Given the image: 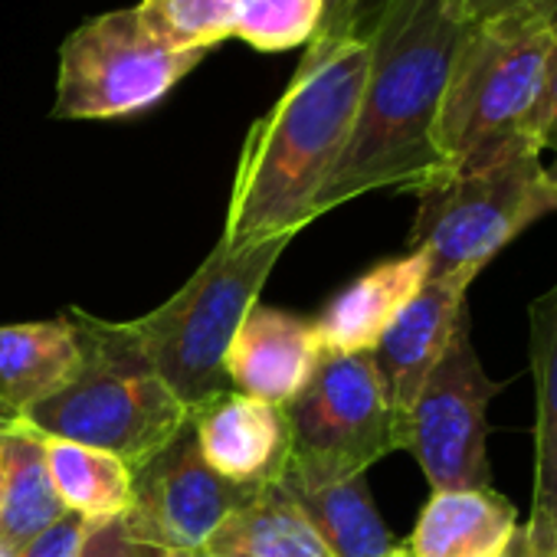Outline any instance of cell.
I'll return each instance as SVG.
<instances>
[{
  "label": "cell",
  "instance_id": "obj_1",
  "mask_svg": "<svg viewBox=\"0 0 557 557\" xmlns=\"http://www.w3.org/2000/svg\"><path fill=\"white\" fill-rule=\"evenodd\" d=\"M368 63V37H315L306 47L293 83L239 148L220 233L226 246L296 239L319 220L315 200L351 138Z\"/></svg>",
  "mask_w": 557,
  "mask_h": 557
},
{
  "label": "cell",
  "instance_id": "obj_2",
  "mask_svg": "<svg viewBox=\"0 0 557 557\" xmlns=\"http://www.w3.org/2000/svg\"><path fill=\"white\" fill-rule=\"evenodd\" d=\"M466 34L440 0H381L364 34L371 63L358 119L315 200L319 216L374 190L417 194L446 174L436 119Z\"/></svg>",
  "mask_w": 557,
  "mask_h": 557
},
{
  "label": "cell",
  "instance_id": "obj_3",
  "mask_svg": "<svg viewBox=\"0 0 557 557\" xmlns=\"http://www.w3.org/2000/svg\"><path fill=\"white\" fill-rule=\"evenodd\" d=\"M79 338V371L27 420L53 440H73L119 456L132 472L161 453L190 420L128 322L66 312Z\"/></svg>",
  "mask_w": 557,
  "mask_h": 557
},
{
  "label": "cell",
  "instance_id": "obj_4",
  "mask_svg": "<svg viewBox=\"0 0 557 557\" xmlns=\"http://www.w3.org/2000/svg\"><path fill=\"white\" fill-rule=\"evenodd\" d=\"M289 243L293 236H275L259 246L233 249L216 239L210 256L168 302L128 322L148 361L187 413L233 391L223 371L230 342L246 312L259 302L269 272Z\"/></svg>",
  "mask_w": 557,
  "mask_h": 557
},
{
  "label": "cell",
  "instance_id": "obj_5",
  "mask_svg": "<svg viewBox=\"0 0 557 557\" xmlns=\"http://www.w3.org/2000/svg\"><path fill=\"white\" fill-rule=\"evenodd\" d=\"M554 24L547 17L505 21L472 27L462 37L436 119V148L446 171L482 168L515 148H534L528 128Z\"/></svg>",
  "mask_w": 557,
  "mask_h": 557
},
{
  "label": "cell",
  "instance_id": "obj_6",
  "mask_svg": "<svg viewBox=\"0 0 557 557\" xmlns=\"http://www.w3.org/2000/svg\"><path fill=\"white\" fill-rule=\"evenodd\" d=\"M557 213V194L541 151L524 145L482 168L446 171L417 190L410 249L430 262V278H472L531 223Z\"/></svg>",
  "mask_w": 557,
  "mask_h": 557
},
{
  "label": "cell",
  "instance_id": "obj_7",
  "mask_svg": "<svg viewBox=\"0 0 557 557\" xmlns=\"http://www.w3.org/2000/svg\"><path fill=\"white\" fill-rule=\"evenodd\" d=\"M207 53L174 50L158 40L138 8H122L76 27L60 47L53 119L109 122L148 112Z\"/></svg>",
  "mask_w": 557,
  "mask_h": 557
},
{
  "label": "cell",
  "instance_id": "obj_8",
  "mask_svg": "<svg viewBox=\"0 0 557 557\" xmlns=\"http://www.w3.org/2000/svg\"><path fill=\"white\" fill-rule=\"evenodd\" d=\"M286 417L293 456L283 479L306 485L355 479L397 449L394 413L371 351L322 355Z\"/></svg>",
  "mask_w": 557,
  "mask_h": 557
},
{
  "label": "cell",
  "instance_id": "obj_9",
  "mask_svg": "<svg viewBox=\"0 0 557 557\" xmlns=\"http://www.w3.org/2000/svg\"><path fill=\"white\" fill-rule=\"evenodd\" d=\"M502 391L505 384L485 374L466 319L420 387L400 436V449L420 462L430 492L492 485L488 404Z\"/></svg>",
  "mask_w": 557,
  "mask_h": 557
},
{
  "label": "cell",
  "instance_id": "obj_10",
  "mask_svg": "<svg viewBox=\"0 0 557 557\" xmlns=\"http://www.w3.org/2000/svg\"><path fill=\"white\" fill-rule=\"evenodd\" d=\"M262 488H246L220 479L200 456L190 420L132 475V502L119 518L122 531L171 554L200 557L216 528L249 505Z\"/></svg>",
  "mask_w": 557,
  "mask_h": 557
},
{
  "label": "cell",
  "instance_id": "obj_11",
  "mask_svg": "<svg viewBox=\"0 0 557 557\" xmlns=\"http://www.w3.org/2000/svg\"><path fill=\"white\" fill-rule=\"evenodd\" d=\"M469 278H426V286L413 296V302L394 319V325L381 335L374 355L391 413H394V433L397 449L404 436L407 413L426 384L430 371L449 348L456 329L469 319L466 296Z\"/></svg>",
  "mask_w": 557,
  "mask_h": 557
},
{
  "label": "cell",
  "instance_id": "obj_12",
  "mask_svg": "<svg viewBox=\"0 0 557 557\" xmlns=\"http://www.w3.org/2000/svg\"><path fill=\"white\" fill-rule=\"evenodd\" d=\"M190 426L203 462L233 485L265 488L289 469L293 426L286 407L230 391L194 410Z\"/></svg>",
  "mask_w": 557,
  "mask_h": 557
},
{
  "label": "cell",
  "instance_id": "obj_13",
  "mask_svg": "<svg viewBox=\"0 0 557 557\" xmlns=\"http://www.w3.org/2000/svg\"><path fill=\"white\" fill-rule=\"evenodd\" d=\"M322 348L309 319L256 302L230 342L223 371L236 394L289 407L312 381Z\"/></svg>",
  "mask_w": 557,
  "mask_h": 557
},
{
  "label": "cell",
  "instance_id": "obj_14",
  "mask_svg": "<svg viewBox=\"0 0 557 557\" xmlns=\"http://www.w3.org/2000/svg\"><path fill=\"white\" fill-rule=\"evenodd\" d=\"M430 262L420 249L384 259L361 272L312 319L322 355L374 351L394 319L426 286Z\"/></svg>",
  "mask_w": 557,
  "mask_h": 557
},
{
  "label": "cell",
  "instance_id": "obj_15",
  "mask_svg": "<svg viewBox=\"0 0 557 557\" xmlns=\"http://www.w3.org/2000/svg\"><path fill=\"white\" fill-rule=\"evenodd\" d=\"M518 528V508L488 488L430 492L407 544L410 557H498Z\"/></svg>",
  "mask_w": 557,
  "mask_h": 557
},
{
  "label": "cell",
  "instance_id": "obj_16",
  "mask_svg": "<svg viewBox=\"0 0 557 557\" xmlns=\"http://www.w3.org/2000/svg\"><path fill=\"white\" fill-rule=\"evenodd\" d=\"M79 338L63 312L47 322L0 325V410L27 417L79 371Z\"/></svg>",
  "mask_w": 557,
  "mask_h": 557
},
{
  "label": "cell",
  "instance_id": "obj_17",
  "mask_svg": "<svg viewBox=\"0 0 557 557\" xmlns=\"http://www.w3.org/2000/svg\"><path fill=\"white\" fill-rule=\"evenodd\" d=\"M0 547L17 554L66 515L50 485L44 433L27 417L0 413Z\"/></svg>",
  "mask_w": 557,
  "mask_h": 557
},
{
  "label": "cell",
  "instance_id": "obj_18",
  "mask_svg": "<svg viewBox=\"0 0 557 557\" xmlns=\"http://www.w3.org/2000/svg\"><path fill=\"white\" fill-rule=\"evenodd\" d=\"M296 505L306 511L332 557H410L407 544L384 524L364 475L306 485L296 479H278Z\"/></svg>",
  "mask_w": 557,
  "mask_h": 557
},
{
  "label": "cell",
  "instance_id": "obj_19",
  "mask_svg": "<svg viewBox=\"0 0 557 557\" xmlns=\"http://www.w3.org/2000/svg\"><path fill=\"white\" fill-rule=\"evenodd\" d=\"M200 557H332V550L286 485L272 482L216 528Z\"/></svg>",
  "mask_w": 557,
  "mask_h": 557
},
{
  "label": "cell",
  "instance_id": "obj_20",
  "mask_svg": "<svg viewBox=\"0 0 557 557\" xmlns=\"http://www.w3.org/2000/svg\"><path fill=\"white\" fill-rule=\"evenodd\" d=\"M534 374V492L531 518L557 524V283L528 309Z\"/></svg>",
  "mask_w": 557,
  "mask_h": 557
},
{
  "label": "cell",
  "instance_id": "obj_21",
  "mask_svg": "<svg viewBox=\"0 0 557 557\" xmlns=\"http://www.w3.org/2000/svg\"><path fill=\"white\" fill-rule=\"evenodd\" d=\"M44 449L50 485L66 511L92 524L119 521L128 511L135 472L119 456L53 436H44Z\"/></svg>",
  "mask_w": 557,
  "mask_h": 557
},
{
  "label": "cell",
  "instance_id": "obj_22",
  "mask_svg": "<svg viewBox=\"0 0 557 557\" xmlns=\"http://www.w3.org/2000/svg\"><path fill=\"white\" fill-rule=\"evenodd\" d=\"M325 24V0H236L233 37L256 53L309 47Z\"/></svg>",
  "mask_w": 557,
  "mask_h": 557
},
{
  "label": "cell",
  "instance_id": "obj_23",
  "mask_svg": "<svg viewBox=\"0 0 557 557\" xmlns=\"http://www.w3.org/2000/svg\"><path fill=\"white\" fill-rule=\"evenodd\" d=\"M138 14L168 47L210 53L233 37L236 0H141Z\"/></svg>",
  "mask_w": 557,
  "mask_h": 557
},
{
  "label": "cell",
  "instance_id": "obj_24",
  "mask_svg": "<svg viewBox=\"0 0 557 557\" xmlns=\"http://www.w3.org/2000/svg\"><path fill=\"white\" fill-rule=\"evenodd\" d=\"M449 17L462 27H485L505 21H531L547 17L557 21V0H440Z\"/></svg>",
  "mask_w": 557,
  "mask_h": 557
},
{
  "label": "cell",
  "instance_id": "obj_25",
  "mask_svg": "<svg viewBox=\"0 0 557 557\" xmlns=\"http://www.w3.org/2000/svg\"><path fill=\"white\" fill-rule=\"evenodd\" d=\"M99 524L66 511L57 524H50L44 534H37L24 550H17V557H79L89 534L96 531Z\"/></svg>",
  "mask_w": 557,
  "mask_h": 557
},
{
  "label": "cell",
  "instance_id": "obj_26",
  "mask_svg": "<svg viewBox=\"0 0 557 557\" xmlns=\"http://www.w3.org/2000/svg\"><path fill=\"white\" fill-rule=\"evenodd\" d=\"M528 135H531L537 151H557V24H554V40H550V53H547V66H544V83H541V96H537Z\"/></svg>",
  "mask_w": 557,
  "mask_h": 557
},
{
  "label": "cell",
  "instance_id": "obj_27",
  "mask_svg": "<svg viewBox=\"0 0 557 557\" xmlns=\"http://www.w3.org/2000/svg\"><path fill=\"white\" fill-rule=\"evenodd\" d=\"M79 557H187V554H171L151 544H138L122 531V521H109L89 534Z\"/></svg>",
  "mask_w": 557,
  "mask_h": 557
},
{
  "label": "cell",
  "instance_id": "obj_28",
  "mask_svg": "<svg viewBox=\"0 0 557 557\" xmlns=\"http://www.w3.org/2000/svg\"><path fill=\"white\" fill-rule=\"evenodd\" d=\"M381 0H325V24L319 37H364Z\"/></svg>",
  "mask_w": 557,
  "mask_h": 557
},
{
  "label": "cell",
  "instance_id": "obj_29",
  "mask_svg": "<svg viewBox=\"0 0 557 557\" xmlns=\"http://www.w3.org/2000/svg\"><path fill=\"white\" fill-rule=\"evenodd\" d=\"M498 557H557V524L528 518L515 528L511 541Z\"/></svg>",
  "mask_w": 557,
  "mask_h": 557
},
{
  "label": "cell",
  "instance_id": "obj_30",
  "mask_svg": "<svg viewBox=\"0 0 557 557\" xmlns=\"http://www.w3.org/2000/svg\"><path fill=\"white\" fill-rule=\"evenodd\" d=\"M544 174H547V181H550V187H554V194H557V151H554V158L544 164Z\"/></svg>",
  "mask_w": 557,
  "mask_h": 557
},
{
  "label": "cell",
  "instance_id": "obj_31",
  "mask_svg": "<svg viewBox=\"0 0 557 557\" xmlns=\"http://www.w3.org/2000/svg\"><path fill=\"white\" fill-rule=\"evenodd\" d=\"M0 557H17V554H11V550H4V547H0Z\"/></svg>",
  "mask_w": 557,
  "mask_h": 557
},
{
  "label": "cell",
  "instance_id": "obj_32",
  "mask_svg": "<svg viewBox=\"0 0 557 557\" xmlns=\"http://www.w3.org/2000/svg\"><path fill=\"white\" fill-rule=\"evenodd\" d=\"M0 492H4V472H0Z\"/></svg>",
  "mask_w": 557,
  "mask_h": 557
}]
</instances>
